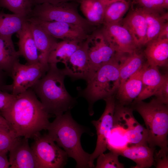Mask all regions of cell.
<instances>
[{
	"instance_id": "cell-26",
	"label": "cell",
	"mask_w": 168,
	"mask_h": 168,
	"mask_svg": "<svg viewBox=\"0 0 168 168\" xmlns=\"http://www.w3.org/2000/svg\"><path fill=\"white\" fill-rule=\"evenodd\" d=\"M137 7L143 15L147 21V43L157 38L163 26L168 21V12L160 13L140 7Z\"/></svg>"
},
{
	"instance_id": "cell-12",
	"label": "cell",
	"mask_w": 168,
	"mask_h": 168,
	"mask_svg": "<svg viewBox=\"0 0 168 168\" xmlns=\"http://www.w3.org/2000/svg\"><path fill=\"white\" fill-rule=\"evenodd\" d=\"M103 25L100 30L118 57L137 50L138 47L132 35L120 23Z\"/></svg>"
},
{
	"instance_id": "cell-30",
	"label": "cell",
	"mask_w": 168,
	"mask_h": 168,
	"mask_svg": "<svg viewBox=\"0 0 168 168\" xmlns=\"http://www.w3.org/2000/svg\"><path fill=\"white\" fill-rule=\"evenodd\" d=\"M0 7L7 9L13 14L28 17L33 6L30 0H0Z\"/></svg>"
},
{
	"instance_id": "cell-34",
	"label": "cell",
	"mask_w": 168,
	"mask_h": 168,
	"mask_svg": "<svg viewBox=\"0 0 168 168\" xmlns=\"http://www.w3.org/2000/svg\"><path fill=\"white\" fill-rule=\"evenodd\" d=\"M168 148H160L154 153V165L156 168H168Z\"/></svg>"
},
{
	"instance_id": "cell-10",
	"label": "cell",
	"mask_w": 168,
	"mask_h": 168,
	"mask_svg": "<svg viewBox=\"0 0 168 168\" xmlns=\"http://www.w3.org/2000/svg\"><path fill=\"white\" fill-rule=\"evenodd\" d=\"M46 72L39 63L24 65L18 61L12 69L10 76L13 82L7 85V92L15 95L22 93L33 86Z\"/></svg>"
},
{
	"instance_id": "cell-41",
	"label": "cell",
	"mask_w": 168,
	"mask_h": 168,
	"mask_svg": "<svg viewBox=\"0 0 168 168\" xmlns=\"http://www.w3.org/2000/svg\"><path fill=\"white\" fill-rule=\"evenodd\" d=\"M0 126L12 130L7 121L1 115H0Z\"/></svg>"
},
{
	"instance_id": "cell-16",
	"label": "cell",
	"mask_w": 168,
	"mask_h": 168,
	"mask_svg": "<svg viewBox=\"0 0 168 168\" xmlns=\"http://www.w3.org/2000/svg\"><path fill=\"white\" fill-rule=\"evenodd\" d=\"M120 23L128 30L138 48L146 45L147 40V22L138 7L131 9Z\"/></svg>"
},
{
	"instance_id": "cell-2",
	"label": "cell",
	"mask_w": 168,
	"mask_h": 168,
	"mask_svg": "<svg viewBox=\"0 0 168 168\" xmlns=\"http://www.w3.org/2000/svg\"><path fill=\"white\" fill-rule=\"evenodd\" d=\"M49 65L45 74L31 88L47 112L57 116L70 110L76 100L66 89L64 83L66 76L62 69L57 64Z\"/></svg>"
},
{
	"instance_id": "cell-19",
	"label": "cell",
	"mask_w": 168,
	"mask_h": 168,
	"mask_svg": "<svg viewBox=\"0 0 168 168\" xmlns=\"http://www.w3.org/2000/svg\"><path fill=\"white\" fill-rule=\"evenodd\" d=\"M117 152L119 156L128 158L136 163L133 168H148L154 164L155 147L148 145L142 144L131 145L118 149L111 150Z\"/></svg>"
},
{
	"instance_id": "cell-6",
	"label": "cell",
	"mask_w": 168,
	"mask_h": 168,
	"mask_svg": "<svg viewBox=\"0 0 168 168\" xmlns=\"http://www.w3.org/2000/svg\"><path fill=\"white\" fill-rule=\"evenodd\" d=\"M79 3L74 2H63L55 4L45 3L34 6L28 17L51 22H60L73 24L82 28L90 34L96 30L79 13Z\"/></svg>"
},
{
	"instance_id": "cell-17",
	"label": "cell",
	"mask_w": 168,
	"mask_h": 168,
	"mask_svg": "<svg viewBox=\"0 0 168 168\" xmlns=\"http://www.w3.org/2000/svg\"><path fill=\"white\" fill-rule=\"evenodd\" d=\"M16 33L19 39L17 43L18 50L17 52L19 56L25 58L27 62L26 64L39 63L38 51L27 20Z\"/></svg>"
},
{
	"instance_id": "cell-24",
	"label": "cell",
	"mask_w": 168,
	"mask_h": 168,
	"mask_svg": "<svg viewBox=\"0 0 168 168\" xmlns=\"http://www.w3.org/2000/svg\"><path fill=\"white\" fill-rule=\"evenodd\" d=\"M146 63L143 55L137 51L120 56L119 58L120 85L140 70Z\"/></svg>"
},
{
	"instance_id": "cell-38",
	"label": "cell",
	"mask_w": 168,
	"mask_h": 168,
	"mask_svg": "<svg viewBox=\"0 0 168 168\" xmlns=\"http://www.w3.org/2000/svg\"><path fill=\"white\" fill-rule=\"evenodd\" d=\"M8 76L6 72L0 69V91L7 92L6 79Z\"/></svg>"
},
{
	"instance_id": "cell-25",
	"label": "cell",
	"mask_w": 168,
	"mask_h": 168,
	"mask_svg": "<svg viewBox=\"0 0 168 168\" xmlns=\"http://www.w3.org/2000/svg\"><path fill=\"white\" fill-rule=\"evenodd\" d=\"M83 41L62 40L58 42L49 55L48 64L57 65L59 63L64 64L80 47Z\"/></svg>"
},
{
	"instance_id": "cell-42",
	"label": "cell",
	"mask_w": 168,
	"mask_h": 168,
	"mask_svg": "<svg viewBox=\"0 0 168 168\" xmlns=\"http://www.w3.org/2000/svg\"><path fill=\"white\" fill-rule=\"evenodd\" d=\"M105 7L114 2L124 0H99Z\"/></svg>"
},
{
	"instance_id": "cell-14",
	"label": "cell",
	"mask_w": 168,
	"mask_h": 168,
	"mask_svg": "<svg viewBox=\"0 0 168 168\" xmlns=\"http://www.w3.org/2000/svg\"><path fill=\"white\" fill-rule=\"evenodd\" d=\"M27 19L38 24L55 38L62 40L82 42L87 38L89 35L81 27L70 23L46 21L32 17H29Z\"/></svg>"
},
{
	"instance_id": "cell-4",
	"label": "cell",
	"mask_w": 168,
	"mask_h": 168,
	"mask_svg": "<svg viewBox=\"0 0 168 168\" xmlns=\"http://www.w3.org/2000/svg\"><path fill=\"white\" fill-rule=\"evenodd\" d=\"M131 107L142 118L148 134V144L151 147L168 148V105L156 98L149 102L134 101Z\"/></svg>"
},
{
	"instance_id": "cell-33",
	"label": "cell",
	"mask_w": 168,
	"mask_h": 168,
	"mask_svg": "<svg viewBox=\"0 0 168 168\" xmlns=\"http://www.w3.org/2000/svg\"><path fill=\"white\" fill-rule=\"evenodd\" d=\"M133 2L138 7L160 13L165 12L164 0H133Z\"/></svg>"
},
{
	"instance_id": "cell-29",
	"label": "cell",
	"mask_w": 168,
	"mask_h": 168,
	"mask_svg": "<svg viewBox=\"0 0 168 168\" xmlns=\"http://www.w3.org/2000/svg\"><path fill=\"white\" fill-rule=\"evenodd\" d=\"M27 18L20 15L0 12V35L12 36L21 28Z\"/></svg>"
},
{
	"instance_id": "cell-32",
	"label": "cell",
	"mask_w": 168,
	"mask_h": 168,
	"mask_svg": "<svg viewBox=\"0 0 168 168\" xmlns=\"http://www.w3.org/2000/svg\"><path fill=\"white\" fill-rule=\"evenodd\" d=\"M17 138L12 130L0 126V152L7 153Z\"/></svg>"
},
{
	"instance_id": "cell-27",
	"label": "cell",
	"mask_w": 168,
	"mask_h": 168,
	"mask_svg": "<svg viewBox=\"0 0 168 168\" xmlns=\"http://www.w3.org/2000/svg\"><path fill=\"white\" fill-rule=\"evenodd\" d=\"M80 9L85 19L96 26L103 24L105 6L99 0H80Z\"/></svg>"
},
{
	"instance_id": "cell-20",
	"label": "cell",
	"mask_w": 168,
	"mask_h": 168,
	"mask_svg": "<svg viewBox=\"0 0 168 168\" xmlns=\"http://www.w3.org/2000/svg\"><path fill=\"white\" fill-rule=\"evenodd\" d=\"M147 63L120 85L116 92L118 103L124 106L132 104L138 96L142 90V74Z\"/></svg>"
},
{
	"instance_id": "cell-8",
	"label": "cell",
	"mask_w": 168,
	"mask_h": 168,
	"mask_svg": "<svg viewBox=\"0 0 168 168\" xmlns=\"http://www.w3.org/2000/svg\"><path fill=\"white\" fill-rule=\"evenodd\" d=\"M86 40L88 59L95 73L102 65L119 60L116 52L100 30H95L88 35Z\"/></svg>"
},
{
	"instance_id": "cell-15",
	"label": "cell",
	"mask_w": 168,
	"mask_h": 168,
	"mask_svg": "<svg viewBox=\"0 0 168 168\" xmlns=\"http://www.w3.org/2000/svg\"><path fill=\"white\" fill-rule=\"evenodd\" d=\"M9 152L10 168H39L28 138L18 137Z\"/></svg>"
},
{
	"instance_id": "cell-23",
	"label": "cell",
	"mask_w": 168,
	"mask_h": 168,
	"mask_svg": "<svg viewBox=\"0 0 168 168\" xmlns=\"http://www.w3.org/2000/svg\"><path fill=\"white\" fill-rule=\"evenodd\" d=\"M19 57L15 49L12 36L0 35V69L10 76Z\"/></svg>"
},
{
	"instance_id": "cell-7",
	"label": "cell",
	"mask_w": 168,
	"mask_h": 168,
	"mask_svg": "<svg viewBox=\"0 0 168 168\" xmlns=\"http://www.w3.org/2000/svg\"><path fill=\"white\" fill-rule=\"evenodd\" d=\"M31 148L39 168H62L66 164L68 156L48 134L39 133L33 138Z\"/></svg>"
},
{
	"instance_id": "cell-22",
	"label": "cell",
	"mask_w": 168,
	"mask_h": 168,
	"mask_svg": "<svg viewBox=\"0 0 168 168\" xmlns=\"http://www.w3.org/2000/svg\"><path fill=\"white\" fill-rule=\"evenodd\" d=\"M165 75H161L158 67L149 65L147 63L142 76L141 92L133 101L143 100L154 96L162 82Z\"/></svg>"
},
{
	"instance_id": "cell-35",
	"label": "cell",
	"mask_w": 168,
	"mask_h": 168,
	"mask_svg": "<svg viewBox=\"0 0 168 168\" xmlns=\"http://www.w3.org/2000/svg\"><path fill=\"white\" fill-rule=\"evenodd\" d=\"M154 96L161 102L168 105V76L165 74L164 80Z\"/></svg>"
},
{
	"instance_id": "cell-3",
	"label": "cell",
	"mask_w": 168,
	"mask_h": 168,
	"mask_svg": "<svg viewBox=\"0 0 168 168\" xmlns=\"http://www.w3.org/2000/svg\"><path fill=\"white\" fill-rule=\"evenodd\" d=\"M56 117L50 123L47 134L63 149L68 156L75 160L76 168H89L91 154L84 150L80 141L81 136L86 129L74 120L70 110Z\"/></svg>"
},
{
	"instance_id": "cell-13",
	"label": "cell",
	"mask_w": 168,
	"mask_h": 168,
	"mask_svg": "<svg viewBox=\"0 0 168 168\" xmlns=\"http://www.w3.org/2000/svg\"><path fill=\"white\" fill-rule=\"evenodd\" d=\"M86 40L64 64V68L62 69L66 76L73 79H83L87 82L95 72L88 59Z\"/></svg>"
},
{
	"instance_id": "cell-40",
	"label": "cell",
	"mask_w": 168,
	"mask_h": 168,
	"mask_svg": "<svg viewBox=\"0 0 168 168\" xmlns=\"http://www.w3.org/2000/svg\"><path fill=\"white\" fill-rule=\"evenodd\" d=\"M157 38L168 39V22H166L161 29Z\"/></svg>"
},
{
	"instance_id": "cell-11",
	"label": "cell",
	"mask_w": 168,
	"mask_h": 168,
	"mask_svg": "<svg viewBox=\"0 0 168 168\" xmlns=\"http://www.w3.org/2000/svg\"><path fill=\"white\" fill-rule=\"evenodd\" d=\"M131 107L116 102L114 115L122 122L124 136L127 144L148 145L147 130L136 119Z\"/></svg>"
},
{
	"instance_id": "cell-9",
	"label": "cell",
	"mask_w": 168,
	"mask_h": 168,
	"mask_svg": "<svg viewBox=\"0 0 168 168\" xmlns=\"http://www.w3.org/2000/svg\"><path fill=\"white\" fill-rule=\"evenodd\" d=\"M104 100L105 101L106 106L103 113L98 120L91 122L96 130L97 140L95 150L90 156L89 168L95 167L94 160L107 150L109 135L113 126L116 105L114 96H110Z\"/></svg>"
},
{
	"instance_id": "cell-37",
	"label": "cell",
	"mask_w": 168,
	"mask_h": 168,
	"mask_svg": "<svg viewBox=\"0 0 168 168\" xmlns=\"http://www.w3.org/2000/svg\"><path fill=\"white\" fill-rule=\"evenodd\" d=\"M80 0H30L32 6L42 4L49 3L52 4H55L63 2H74L79 3Z\"/></svg>"
},
{
	"instance_id": "cell-39",
	"label": "cell",
	"mask_w": 168,
	"mask_h": 168,
	"mask_svg": "<svg viewBox=\"0 0 168 168\" xmlns=\"http://www.w3.org/2000/svg\"><path fill=\"white\" fill-rule=\"evenodd\" d=\"M7 154L6 153L0 152V168H8L10 166Z\"/></svg>"
},
{
	"instance_id": "cell-36",
	"label": "cell",
	"mask_w": 168,
	"mask_h": 168,
	"mask_svg": "<svg viewBox=\"0 0 168 168\" xmlns=\"http://www.w3.org/2000/svg\"><path fill=\"white\" fill-rule=\"evenodd\" d=\"M16 95L0 91V110L8 107L15 99Z\"/></svg>"
},
{
	"instance_id": "cell-18",
	"label": "cell",
	"mask_w": 168,
	"mask_h": 168,
	"mask_svg": "<svg viewBox=\"0 0 168 168\" xmlns=\"http://www.w3.org/2000/svg\"><path fill=\"white\" fill-rule=\"evenodd\" d=\"M27 21L38 51L39 63L46 72L49 68L48 62L49 55L58 42L56 38L47 33L39 25Z\"/></svg>"
},
{
	"instance_id": "cell-1",
	"label": "cell",
	"mask_w": 168,
	"mask_h": 168,
	"mask_svg": "<svg viewBox=\"0 0 168 168\" xmlns=\"http://www.w3.org/2000/svg\"><path fill=\"white\" fill-rule=\"evenodd\" d=\"M0 114L9 123L17 137L33 138L47 130L50 114L46 111L31 88L16 95Z\"/></svg>"
},
{
	"instance_id": "cell-28",
	"label": "cell",
	"mask_w": 168,
	"mask_h": 168,
	"mask_svg": "<svg viewBox=\"0 0 168 168\" xmlns=\"http://www.w3.org/2000/svg\"><path fill=\"white\" fill-rule=\"evenodd\" d=\"M130 2L127 0L118 1L105 7L103 24L120 23L129 9Z\"/></svg>"
},
{
	"instance_id": "cell-5",
	"label": "cell",
	"mask_w": 168,
	"mask_h": 168,
	"mask_svg": "<svg viewBox=\"0 0 168 168\" xmlns=\"http://www.w3.org/2000/svg\"><path fill=\"white\" fill-rule=\"evenodd\" d=\"M119 69L118 59L102 65L87 82L86 88L81 92L80 94L88 102L90 115L93 114L92 107L96 101L114 95L117 92L120 84Z\"/></svg>"
},
{
	"instance_id": "cell-21",
	"label": "cell",
	"mask_w": 168,
	"mask_h": 168,
	"mask_svg": "<svg viewBox=\"0 0 168 168\" xmlns=\"http://www.w3.org/2000/svg\"><path fill=\"white\" fill-rule=\"evenodd\" d=\"M144 55L150 66L167 67L168 62V39L156 38L147 43Z\"/></svg>"
},
{
	"instance_id": "cell-43",
	"label": "cell",
	"mask_w": 168,
	"mask_h": 168,
	"mask_svg": "<svg viewBox=\"0 0 168 168\" xmlns=\"http://www.w3.org/2000/svg\"><path fill=\"white\" fill-rule=\"evenodd\" d=\"M164 6L165 9H168V0H164Z\"/></svg>"
},
{
	"instance_id": "cell-31",
	"label": "cell",
	"mask_w": 168,
	"mask_h": 168,
	"mask_svg": "<svg viewBox=\"0 0 168 168\" xmlns=\"http://www.w3.org/2000/svg\"><path fill=\"white\" fill-rule=\"evenodd\" d=\"M119 154L114 151L108 153H103L97 157L96 168H124V164L119 162Z\"/></svg>"
}]
</instances>
